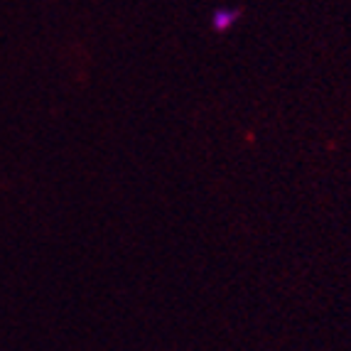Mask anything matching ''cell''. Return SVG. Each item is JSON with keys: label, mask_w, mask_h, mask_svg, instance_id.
Segmentation results:
<instances>
[{"label": "cell", "mask_w": 351, "mask_h": 351, "mask_svg": "<svg viewBox=\"0 0 351 351\" xmlns=\"http://www.w3.org/2000/svg\"><path fill=\"white\" fill-rule=\"evenodd\" d=\"M239 18H241V12L236 10V8L219 5L211 12V27L217 29V32H228V29L239 23Z\"/></svg>", "instance_id": "1"}]
</instances>
